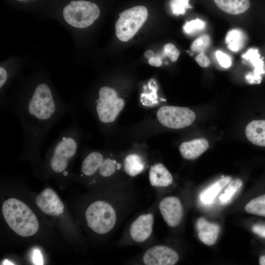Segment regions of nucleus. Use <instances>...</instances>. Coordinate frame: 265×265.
Segmentation results:
<instances>
[{
  "label": "nucleus",
  "instance_id": "f257e3e1",
  "mask_svg": "<svg viewBox=\"0 0 265 265\" xmlns=\"http://www.w3.org/2000/svg\"><path fill=\"white\" fill-rule=\"evenodd\" d=\"M76 105L63 101L49 84L40 82L30 91L7 98L3 109L18 119L23 134V153L25 157L34 158L50 131Z\"/></svg>",
  "mask_w": 265,
  "mask_h": 265
},
{
  "label": "nucleus",
  "instance_id": "f03ea898",
  "mask_svg": "<svg viewBox=\"0 0 265 265\" xmlns=\"http://www.w3.org/2000/svg\"><path fill=\"white\" fill-rule=\"evenodd\" d=\"M81 131L74 123L64 129L49 149L48 166L53 172L66 175L69 166L76 157L81 137Z\"/></svg>",
  "mask_w": 265,
  "mask_h": 265
},
{
  "label": "nucleus",
  "instance_id": "7ed1b4c3",
  "mask_svg": "<svg viewBox=\"0 0 265 265\" xmlns=\"http://www.w3.org/2000/svg\"><path fill=\"white\" fill-rule=\"evenodd\" d=\"M3 217L9 227L24 237L34 235L39 228L36 216L25 203L15 198L5 200L2 206Z\"/></svg>",
  "mask_w": 265,
  "mask_h": 265
},
{
  "label": "nucleus",
  "instance_id": "20e7f679",
  "mask_svg": "<svg viewBox=\"0 0 265 265\" xmlns=\"http://www.w3.org/2000/svg\"><path fill=\"white\" fill-rule=\"evenodd\" d=\"M124 100L118 97L112 88L101 87L94 101V107L99 121L103 124L112 123L124 106Z\"/></svg>",
  "mask_w": 265,
  "mask_h": 265
},
{
  "label": "nucleus",
  "instance_id": "39448f33",
  "mask_svg": "<svg viewBox=\"0 0 265 265\" xmlns=\"http://www.w3.org/2000/svg\"><path fill=\"white\" fill-rule=\"evenodd\" d=\"M97 5L85 0H72L63 11L65 21L71 26L79 28H86L94 23L100 16Z\"/></svg>",
  "mask_w": 265,
  "mask_h": 265
},
{
  "label": "nucleus",
  "instance_id": "423d86ee",
  "mask_svg": "<svg viewBox=\"0 0 265 265\" xmlns=\"http://www.w3.org/2000/svg\"><path fill=\"white\" fill-rule=\"evenodd\" d=\"M88 226L99 234H105L114 227L116 215L113 208L103 201H96L88 207L85 212Z\"/></svg>",
  "mask_w": 265,
  "mask_h": 265
},
{
  "label": "nucleus",
  "instance_id": "0eeeda50",
  "mask_svg": "<svg viewBox=\"0 0 265 265\" xmlns=\"http://www.w3.org/2000/svg\"><path fill=\"white\" fill-rule=\"evenodd\" d=\"M148 15V10L143 5L132 7L120 13L115 24L117 37L123 42L130 40L145 23Z\"/></svg>",
  "mask_w": 265,
  "mask_h": 265
},
{
  "label": "nucleus",
  "instance_id": "6e6552de",
  "mask_svg": "<svg viewBox=\"0 0 265 265\" xmlns=\"http://www.w3.org/2000/svg\"><path fill=\"white\" fill-rule=\"evenodd\" d=\"M157 115L162 125L176 129L190 126L195 119V113L189 108L173 106L160 107Z\"/></svg>",
  "mask_w": 265,
  "mask_h": 265
},
{
  "label": "nucleus",
  "instance_id": "1a4fd4ad",
  "mask_svg": "<svg viewBox=\"0 0 265 265\" xmlns=\"http://www.w3.org/2000/svg\"><path fill=\"white\" fill-rule=\"evenodd\" d=\"M179 255L173 249L164 245H157L148 249L143 260L147 265H173L179 260Z\"/></svg>",
  "mask_w": 265,
  "mask_h": 265
},
{
  "label": "nucleus",
  "instance_id": "9d476101",
  "mask_svg": "<svg viewBox=\"0 0 265 265\" xmlns=\"http://www.w3.org/2000/svg\"><path fill=\"white\" fill-rule=\"evenodd\" d=\"M159 209L169 226L175 227L180 224L183 217V209L179 198L175 196L165 197L160 201Z\"/></svg>",
  "mask_w": 265,
  "mask_h": 265
},
{
  "label": "nucleus",
  "instance_id": "9b49d317",
  "mask_svg": "<svg viewBox=\"0 0 265 265\" xmlns=\"http://www.w3.org/2000/svg\"><path fill=\"white\" fill-rule=\"evenodd\" d=\"M38 208L47 214L58 216L62 213L64 205L56 192L50 188L44 189L36 198Z\"/></svg>",
  "mask_w": 265,
  "mask_h": 265
},
{
  "label": "nucleus",
  "instance_id": "f8f14e48",
  "mask_svg": "<svg viewBox=\"0 0 265 265\" xmlns=\"http://www.w3.org/2000/svg\"><path fill=\"white\" fill-rule=\"evenodd\" d=\"M152 213L140 215L132 224L130 233L132 239L136 242H142L151 236L154 223Z\"/></svg>",
  "mask_w": 265,
  "mask_h": 265
},
{
  "label": "nucleus",
  "instance_id": "ddd939ff",
  "mask_svg": "<svg viewBox=\"0 0 265 265\" xmlns=\"http://www.w3.org/2000/svg\"><path fill=\"white\" fill-rule=\"evenodd\" d=\"M196 227L198 237L204 244L212 246L216 243L220 231L217 224L210 222L202 217L197 220Z\"/></svg>",
  "mask_w": 265,
  "mask_h": 265
},
{
  "label": "nucleus",
  "instance_id": "4468645a",
  "mask_svg": "<svg viewBox=\"0 0 265 265\" xmlns=\"http://www.w3.org/2000/svg\"><path fill=\"white\" fill-rule=\"evenodd\" d=\"M209 147L208 140L199 138L183 142L179 147V151L183 158L192 160L200 157Z\"/></svg>",
  "mask_w": 265,
  "mask_h": 265
},
{
  "label": "nucleus",
  "instance_id": "2eb2a0df",
  "mask_svg": "<svg viewBox=\"0 0 265 265\" xmlns=\"http://www.w3.org/2000/svg\"><path fill=\"white\" fill-rule=\"evenodd\" d=\"M149 179L150 184L156 187H166L173 182V177L167 168L158 163L151 166Z\"/></svg>",
  "mask_w": 265,
  "mask_h": 265
},
{
  "label": "nucleus",
  "instance_id": "dca6fc26",
  "mask_svg": "<svg viewBox=\"0 0 265 265\" xmlns=\"http://www.w3.org/2000/svg\"><path fill=\"white\" fill-rule=\"evenodd\" d=\"M245 135L253 144L265 147V120H254L249 122L245 128Z\"/></svg>",
  "mask_w": 265,
  "mask_h": 265
},
{
  "label": "nucleus",
  "instance_id": "f3484780",
  "mask_svg": "<svg viewBox=\"0 0 265 265\" xmlns=\"http://www.w3.org/2000/svg\"><path fill=\"white\" fill-rule=\"evenodd\" d=\"M217 6L224 12L238 15L246 11L250 6L249 0H213Z\"/></svg>",
  "mask_w": 265,
  "mask_h": 265
},
{
  "label": "nucleus",
  "instance_id": "a211bd4d",
  "mask_svg": "<svg viewBox=\"0 0 265 265\" xmlns=\"http://www.w3.org/2000/svg\"><path fill=\"white\" fill-rule=\"evenodd\" d=\"M232 180V177L222 178L204 190L200 194L201 201L205 204H210L213 201L219 192Z\"/></svg>",
  "mask_w": 265,
  "mask_h": 265
},
{
  "label": "nucleus",
  "instance_id": "6ab92c4d",
  "mask_svg": "<svg viewBox=\"0 0 265 265\" xmlns=\"http://www.w3.org/2000/svg\"><path fill=\"white\" fill-rule=\"evenodd\" d=\"M104 156L102 154L97 151H93L83 159L81 171V176H90L94 174L99 169L104 160Z\"/></svg>",
  "mask_w": 265,
  "mask_h": 265
},
{
  "label": "nucleus",
  "instance_id": "aec40b11",
  "mask_svg": "<svg viewBox=\"0 0 265 265\" xmlns=\"http://www.w3.org/2000/svg\"><path fill=\"white\" fill-rule=\"evenodd\" d=\"M246 41V35L239 28L231 29L225 37V43L228 48L234 52L240 51L245 45Z\"/></svg>",
  "mask_w": 265,
  "mask_h": 265
},
{
  "label": "nucleus",
  "instance_id": "412c9836",
  "mask_svg": "<svg viewBox=\"0 0 265 265\" xmlns=\"http://www.w3.org/2000/svg\"><path fill=\"white\" fill-rule=\"evenodd\" d=\"M145 162L143 158L137 154L128 155L124 160V170L129 176L134 177L144 170Z\"/></svg>",
  "mask_w": 265,
  "mask_h": 265
},
{
  "label": "nucleus",
  "instance_id": "4be33fe9",
  "mask_svg": "<svg viewBox=\"0 0 265 265\" xmlns=\"http://www.w3.org/2000/svg\"><path fill=\"white\" fill-rule=\"evenodd\" d=\"M244 209L248 213L265 217V193L250 200Z\"/></svg>",
  "mask_w": 265,
  "mask_h": 265
},
{
  "label": "nucleus",
  "instance_id": "5701e85b",
  "mask_svg": "<svg viewBox=\"0 0 265 265\" xmlns=\"http://www.w3.org/2000/svg\"><path fill=\"white\" fill-rule=\"evenodd\" d=\"M242 184L243 182L239 178L232 180L227 185L224 192L219 195L220 201L223 203L230 201Z\"/></svg>",
  "mask_w": 265,
  "mask_h": 265
},
{
  "label": "nucleus",
  "instance_id": "b1692460",
  "mask_svg": "<svg viewBox=\"0 0 265 265\" xmlns=\"http://www.w3.org/2000/svg\"><path fill=\"white\" fill-rule=\"evenodd\" d=\"M242 58L250 62L255 67V72L263 70V61L258 50L250 49L242 55Z\"/></svg>",
  "mask_w": 265,
  "mask_h": 265
},
{
  "label": "nucleus",
  "instance_id": "393cba45",
  "mask_svg": "<svg viewBox=\"0 0 265 265\" xmlns=\"http://www.w3.org/2000/svg\"><path fill=\"white\" fill-rule=\"evenodd\" d=\"M119 164L110 158L104 159L99 169V172L101 176L108 177L112 175L117 168H119Z\"/></svg>",
  "mask_w": 265,
  "mask_h": 265
},
{
  "label": "nucleus",
  "instance_id": "a878e982",
  "mask_svg": "<svg viewBox=\"0 0 265 265\" xmlns=\"http://www.w3.org/2000/svg\"><path fill=\"white\" fill-rule=\"evenodd\" d=\"M211 43L210 37L207 34H204L192 42L190 49L193 52L204 53L210 46Z\"/></svg>",
  "mask_w": 265,
  "mask_h": 265
},
{
  "label": "nucleus",
  "instance_id": "bb28decb",
  "mask_svg": "<svg viewBox=\"0 0 265 265\" xmlns=\"http://www.w3.org/2000/svg\"><path fill=\"white\" fill-rule=\"evenodd\" d=\"M206 26L205 22L200 19H196L186 22L184 25L183 29L187 34H191L202 30Z\"/></svg>",
  "mask_w": 265,
  "mask_h": 265
},
{
  "label": "nucleus",
  "instance_id": "cd10ccee",
  "mask_svg": "<svg viewBox=\"0 0 265 265\" xmlns=\"http://www.w3.org/2000/svg\"><path fill=\"white\" fill-rule=\"evenodd\" d=\"M189 2V0H171L170 7L173 14L175 15L184 14L187 9L191 8Z\"/></svg>",
  "mask_w": 265,
  "mask_h": 265
},
{
  "label": "nucleus",
  "instance_id": "c85d7f7f",
  "mask_svg": "<svg viewBox=\"0 0 265 265\" xmlns=\"http://www.w3.org/2000/svg\"><path fill=\"white\" fill-rule=\"evenodd\" d=\"M162 55L167 56L171 61L175 62L179 57L180 52L174 44L168 43L163 47Z\"/></svg>",
  "mask_w": 265,
  "mask_h": 265
},
{
  "label": "nucleus",
  "instance_id": "c756f323",
  "mask_svg": "<svg viewBox=\"0 0 265 265\" xmlns=\"http://www.w3.org/2000/svg\"><path fill=\"white\" fill-rule=\"evenodd\" d=\"M216 58L220 65L224 68H228L232 65V60L230 57L222 52L218 50L215 52Z\"/></svg>",
  "mask_w": 265,
  "mask_h": 265
},
{
  "label": "nucleus",
  "instance_id": "7c9ffc66",
  "mask_svg": "<svg viewBox=\"0 0 265 265\" xmlns=\"http://www.w3.org/2000/svg\"><path fill=\"white\" fill-rule=\"evenodd\" d=\"M195 59L199 65L202 67L207 68L210 65L211 61L204 53L198 54Z\"/></svg>",
  "mask_w": 265,
  "mask_h": 265
},
{
  "label": "nucleus",
  "instance_id": "2f4dec72",
  "mask_svg": "<svg viewBox=\"0 0 265 265\" xmlns=\"http://www.w3.org/2000/svg\"><path fill=\"white\" fill-rule=\"evenodd\" d=\"M252 231L259 237L265 239V224L257 223L252 225Z\"/></svg>",
  "mask_w": 265,
  "mask_h": 265
},
{
  "label": "nucleus",
  "instance_id": "473e14b6",
  "mask_svg": "<svg viewBox=\"0 0 265 265\" xmlns=\"http://www.w3.org/2000/svg\"><path fill=\"white\" fill-rule=\"evenodd\" d=\"M7 79L6 70L3 67L0 68V88L1 90L4 86Z\"/></svg>",
  "mask_w": 265,
  "mask_h": 265
},
{
  "label": "nucleus",
  "instance_id": "72a5a7b5",
  "mask_svg": "<svg viewBox=\"0 0 265 265\" xmlns=\"http://www.w3.org/2000/svg\"><path fill=\"white\" fill-rule=\"evenodd\" d=\"M33 261L35 265H43L42 254L38 249H35L33 252Z\"/></svg>",
  "mask_w": 265,
  "mask_h": 265
},
{
  "label": "nucleus",
  "instance_id": "f704fd0d",
  "mask_svg": "<svg viewBox=\"0 0 265 265\" xmlns=\"http://www.w3.org/2000/svg\"><path fill=\"white\" fill-rule=\"evenodd\" d=\"M148 63L153 66L159 67L162 64V59L159 56L152 57L148 60Z\"/></svg>",
  "mask_w": 265,
  "mask_h": 265
},
{
  "label": "nucleus",
  "instance_id": "c9c22d12",
  "mask_svg": "<svg viewBox=\"0 0 265 265\" xmlns=\"http://www.w3.org/2000/svg\"><path fill=\"white\" fill-rule=\"evenodd\" d=\"M145 57L149 59L152 57H154L155 56L154 52L150 50L146 51L144 53Z\"/></svg>",
  "mask_w": 265,
  "mask_h": 265
},
{
  "label": "nucleus",
  "instance_id": "e433bc0d",
  "mask_svg": "<svg viewBox=\"0 0 265 265\" xmlns=\"http://www.w3.org/2000/svg\"><path fill=\"white\" fill-rule=\"evenodd\" d=\"M259 264L260 265H265V255H262L259 258Z\"/></svg>",
  "mask_w": 265,
  "mask_h": 265
},
{
  "label": "nucleus",
  "instance_id": "4c0bfd02",
  "mask_svg": "<svg viewBox=\"0 0 265 265\" xmlns=\"http://www.w3.org/2000/svg\"><path fill=\"white\" fill-rule=\"evenodd\" d=\"M17 0L25 2H26L29 1V0Z\"/></svg>",
  "mask_w": 265,
  "mask_h": 265
}]
</instances>
